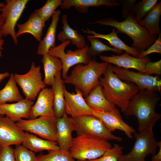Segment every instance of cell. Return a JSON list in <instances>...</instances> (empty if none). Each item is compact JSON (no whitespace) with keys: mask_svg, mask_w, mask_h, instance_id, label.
I'll return each mask as SVG.
<instances>
[{"mask_svg":"<svg viewBox=\"0 0 161 161\" xmlns=\"http://www.w3.org/2000/svg\"><path fill=\"white\" fill-rule=\"evenodd\" d=\"M28 0H7L6 4L0 8V11L4 20L1 28L3 36L10 35L16 45L18 44L15 27L21 17Z\"/></svg>","mask_w":161,"mask_h":161,"instance_id":"cell-10","label":"cell"},{"mask_svg":"<svg viewBox=\"0 0 161 161\" xmlns=\"http://www.w3.org/2000/svg\"><path fill=\"white\" fill-rule=\"evenodd\" d=\"M157 146L159 147L158 153L153 155L151 159L152 161H161V141L158 142Z\"/></svg>","mask_w":161,"mask_h":161,"instance_id":"cell-41","label":"cell"},{"mask_svg":"<svg viewBox=\"0 0 161 161\" xmlns=\"http://www.w3.org/2000/svg\"><path fill=\"white\" fill-rule=\"evenodd\" d=\"M62 18V30L58 34V40L62 43L69 40L78 49L85 47L87 45L84 37L69 26L67 22L66 15H63Z\"/></svg>","mask_w":161,"mask_h":161,"instance_id":"cell-28","label":"cell"},{"mask_svg":"<svg viewBox=\"0 0 161 161\" xmlns=\"http://www.w3.org/2000/svg\"><path fill=\"white\" fill-rule=\"evenodd\" d=\"M158 0H142L135 4L132 11L135 18L139 23L157 4Z\"/></svg>","mask_w":161,"mask_h":161,"instance_id":"cell-32","label":"cell"},{"mask_svg":"<svg viewBox=\"0 0 161 161\" xmlns=\"http://www.w3.org/2000/svg\"><path fill=\"white\" fill-rule=\"evenodd\" d=\"M41 62L43 64L44 72V81L46 85L52 86L54 83L56 73L62 71V62L58 58L48 53L43 55Z\"/></svg>","mask_w":161,"mask_h":161,"instance_id":"cell-27","label":"cell"},{"mask_svg":"<svg viewBox=\"0 0 161 161\" xmlns=\"http://www.w3.org/2000/svg\"><path fill=\"white\" fill-rule=\"evenodd\" d=\"M108 64L98 62L92 58L87 64H77L63 80L64 83L74 85L76 89L80 91L86 97L100 84L99 79L106 72Z\"/></svg>","mask_w":161,"mask_h":161,"instance_id":"cell-4","label":"cell"},{"mask_svg":"<svg viewBox=\"0 0 161 161\" xmlns=\"http://www.w3.org/2000/svg\"><path fill=\"white\" fill-rule=\"evenodd\" d=\"M22 144L27 148L35 152L60 149L56 142L39 138L36 135L27 131L25 132V138Z\"/></svg>","mask_w":161,"mask_h":161,"instance_id":"cell-25","label":"cell"},{"mask_svg":"<svg viewBox=\"0 0 161 161\" xmlns=\"http://www.w3.org/2000/svg\"><path fill=\"white\" fill-rule=\"evenodd\" d=\"M4 23V18L1 13H0V39H2L3 36L2 34L1 30Z\"/></svg>","mask_w":161,"mask_h":161,"instance_id":"cell-42","label":"cell"},{"mask_svg":"<svg viewBox=\"0 0 161 161\" xmlns=\"http://www.w3.org/2000/svg\"><path fill=\"white\" fill-rule=\"evenodd\" d=\"M61 12L56 10L52 16V21L45 37L40 42L38 46L37 53L43 55L48 53L49 50L55 47L56 32L59 17Z\"/></svg>","mask_w":161,"mask_h":161,"instance_id":"cell-26","label":"cell"},{"mask_svg":"<svg viewBox=\"0 0 161 161\" xmlns=\"http://www.w3.org/2000/svg\"><path fill=\"white\" fill-rule=\"evenodd\" d=\"M161 15V1H160L138 23L145 27L150 34L158 35L161 33L160 27Z\"/></svg>","mask_w":161,"mask_h":161,"instance_id":"cell-29","label":"cell"},{"mask_svg":"<svg viewBox=\"0 0 161 161\" xmlns=\"http://www.w3.org/2000/svg\"><path fill=\"white\" fill-rule=\"evenodd\" d=\"M112 68L113 71L119 79L124 81L134 83L140 90L148 89L161 91V80L158 75L153 76L114 65L112 66Z\"/></svg>","mask_w":161,"mask_h":161,"instance_id":"cell-12","label":"cell"},{"mask_svg":"<svg viewBox=\"0 0 161 161\" xmlns=\"http://www.w3.org/2000/svg\"><path fill=\"white\" fill-rule=\"evenodd\" d=\"M62 2V0H47L42 7L34 11L46 22L52 16Z\"/></svg>","mask_w":161,"mask_h":161,"instance_id":"cell-34","label":"cell"},{"mask_svg":"<svg viewBox=\"0 0 161 161\" xmlns=\"http://www.w3.org/2000/svg\"><path fill=\"white\" fill-rule=\"evenodd\" d=\"M112 64H109L103 77L99 79L104 94L106 98L120 109L124 113L129 102L140 89L135 84L122 80L113 71Z\"/></svg>","mask_w":161,"mask_h":161,"instance_id":"cell-2","label":"cell"},{"mask_svg":"<svg viewBox=\"0 0 161 161\" xmlns=\"http://www.w3.org/2000/svg\"><path fill=\"white\" fill-rule=\"evenodd\" d=\"M57 119L55 117L40 116L33 119H21L16 122L21 129L43 139L56 142Z\"/></svg>","mask_w":161,"mask_h":161,"instance_id":"cell-9","label":"cell"},{"mask_svg":"<svg viewBox=\"0 0 161 161\" xmlns=\"http://www.w3.org/2000/svg\"><path fill=\"white\" fill-rule=\"evenodd\" d=\"M123 147L115 144L101 157L96 159L84 161H118L119 157L123 154Z\"/></svg>","mask_w":161,"mask_h":161,"instance_id":"cell-36","label":"cell"},{"mask_svg":"<svg viewBox=\"0 0 161 161\" xmlns=\"http://www.w3.org/2000/svg\"><path fill=\"white\" fill-rule=\"evenodd\" d=\"M121 5L120 0H64L61 7L63 10L74 7L78 12L83 13L87 12L90 7L104 6L112 8Z\"/></svg>","mask_w":161,"mask_h":161,"instance_id":"cell-21","label":"cell"},{"mask_svg":"<svg viewBox=\"0 0 161 161\" xmlns=\"http://www.w3.org/2000/svg\"><path fill=\"white\" fill-rule=\"evenodd\" d=\"M33 104V101L25 98L16 103L0 104V115H6L15 122L23 118L29 119Z\"/></svg>","mask_w":161,"mask_h":161,"instance_id":"cell-20","label":"cell"},{"mask_svg":"<svg viewBox=\"0 0 161 161\" xmlns=\"http://www.w3.org/2000/svg\"><path fill=\"white\" fill-rule=\"evenodd\" d=\"M71 42L70 41L67 40L51 49L48 52L49 55L56 56L61 60L63 65L61 75L62 78L64 79L67 76L68 72L71 67L79 64H87L92 59L88 54L89 46L87 45L74 51L69 49L66 53L65 49Z\"/></svg>","mask_w":161,"mask_h":161,"instance_id":"cell-8","label":"cell"},{"mask_svg":"<svg viewBox=\"0 0 161 161\" xmlns=\"http://www.w3.org/2000/svg\"><path fill=\"white\" fill-rule=\"evenodd\" d=\"M160 100V96L155 91L140 90L130 100L124 114L126 117L134 115L137 117L139 132L153 127L161 116L155 111Z\"/></svg>","mask_w":161,"mask_h":161,"instance_id":"cell-1","label":"cell"},{"mask_svg":"<svg viewBox=\"0 0 161 161\" xmlns=\"http://www.w3.org/2000/svg\"><path fill=\"white\" fill-rule=\"evenodd\" d=\"M92 24L112 27L117 29V33H125L129 36L133 42L131 47L139 53L149 47L155 41L158 35L150 34L146 28L136 21L135 16L131 13L122 21L113 18L98 20Z\"/></svg>","mask_w":161,"mask_h":161,"instance_id":"cell-3","label":"cell"},{"mask_svg":"<svg viewBox=\"0 0 161 161\" xmlns=\"http://www.w3.org/2000/svg\"><path fill=\"white\" fill-rule=\"evenodd\" d=\"M5 5V4L3 3L0 2V8L3 7Z\"/></svg>","mask_w":161,"mask_h":161,"instance_id":"cell-45","label":"cell"},{"mask_svg":"<svg viewBox=\"0 0 161 161\" xmlns=\"http://www.w3.org/2000/svg\"><path fill=\"white\" fill-rule=\"evenodd\" d=\"M122 6V12L123 18L125 19L131 13L136 2V0H123L120 1Z\"/></svg>","mask_w":161,"mask_h":161,"instance_id":"cell-40","label":"cell"},{"mask_svg":"<svg viewBox=\"0 0 161 161\" xmlns=\"http://www.w3.org/2000/svg\"><path fill=\"white\" fill-rule=\"evenodd\" d=\"M53 103L52 89H43L38 93L35 103L31 108L29 119H34L41 116L55 117Z\"/></svg>","mask_w":161,"mask_h":161,"instance_id":"cell-16","label":"cell"},{"mask_svg":"<svg viewBox=\"0 0 161 161\" xmlns=\"http://www.w3.org/2000/svg\"><path fill=\"white\" fill-rule=\"evenodd\" d=\"M100 58L104 62L125 69H134L142 73L144 72L146 64L151 61L148 56L140 58L131 56L126 52L119 55H102Z\"/></svg>","mask_w":161,"mask_h":161,"instance_id":"cell-14","label":"cell"},{"mask_svg":"<svg viewBox=\"0 0 161 161\" xmlns=\"http://www.w3.org/2000/svg\"><path fill=\"white\" fill-rule=\"evenodd\" d=\"M154 52L161 54V33L158 35L156 40L149 47L139 53L138 58H143Z\"/></svg>","mask_w":161,"mask_h":161,"instance_id":"cell-37","label":"cell"},{"mask_svg":"<svg viewBox=\"0 0 161 161\" xmlns=\"http://www.w3.org/2000/svg\"><path fill=\"white\" fill-rule=\"evenodd\" d=\"M0 161H16L14 149L10 146L2 147L0 152Z\"/></svg>","mask_w":161,"mask_h":161,"instance_id":"cell-39","label":"cell"},{"mask_svg":"<svg viewBox=\"0 0 161 161\" xmlns=\"http://www.w3.org/2000/svg\"><path fill=\"white\" fill-rule=\"evenodd\" d=\"M2 146L0 144V152L1 151L2 148Z\"/></svg>","mask_w":161,"mask_h":161,"instance_id":"cell-46","label":"cell"},{"mask_svg":"<svg viewBox=\"0 0 161 161\" xmlns=\"http://www.w3.org/2000/svg\"><path fill=\"white\" fill-rule=\"evenodd\" d=\"M25 132L7 117L0 116V144L2 147L22 143Z\"/></svg>","mask_w":161,"mask_h":161,"instance_id":"cell-13","label":"cell"},{"mask_svg":"<svg viewBox=\"0 0 161 161\" xmlns=\"http://www.w3.org/2000/svg\"><path fill=\"white\" fill-rule=\"evenodd\" d=\"M71 117L78 135L85 134L107 141L122 140L110 132L101 120L93 115Z\"/></svg>","mask_w":161,"mask_h":161,"instance_id":"cell-7","label":"cell"},{"mask_svg":"<svg viewBox=\"0 0 161 161\" xmlns=\"http://www.w3.org/2000/svg\"><path fill=\"white\" fill-rule=\"evenodd\" d=\"M16 84L14 75L11 73L4 87L0 90V105L8 102H18L23 99Z\"/></svg>","mask_w":161,"mask_h":161,"instance_id":"cell-30","label":"cell"},{"mask_svg":"<svg viewBox=\"0 0 161 161\" xmlns=\"http://www.w3.org/2000/svg\"><path fill=\"white\" fill-rule=\"evenodd\" d=\"M143 73L149 75L155 74L160 75L161 74V60L154 62L150 61L147 63Z\"/></svg>","mask_w":161,"mask_h":161,"instance_id":"cell-38","label":"cell"},{"mask_svg":"<svg viewBox=\"0 0 161 161\" xmlns=\"http://www.w3.org/2000/svg\"><path fill=\"white\" fill-rule=\"evenodd\" d=\"M75 91L76 93H71L64 87L66 113L71 117L92 115V111L86 103L81 92L76 89Z\"/></svg>","mask_w":161,"mask_h":161,"instance_id":"cell-15","label":"cell"},{"mask_svg":"<svg viewBox=\"0 0 161 161\" xmlns=\"http://www.w3.org/2000/svg\"><path fill=\"white\" fill-rule=\"evenodd\" d=\"M91 44L88 49V54L91 57L100 55L102 52L106 51H111L118 54H121L123 51L109 46L97 38L86 37Z\"/></svg>","mask_w":161,"mask_h":161,"instance_id":"cell-31","label":"cell"},{"mask_svg":"<svg viewBox=\"0 0 161 161\" xmlns=\"http://www.w3.org/2000/svg\"><path fill=\"white\" fill-rule=\"evenodd\" d=\"M112 147L108 141L81 134L78 135L74 138L69 152L74 159L82 160H91L101 157Z\"/></svg>","mask_w":161,"mask_h":161,"instance_id":"cell-5","label":"cell"},{"mask_svg":"<svg viewBox=\"0 0 161 161\" xmlns=\"http://www.w3.org/2000/svg\"><path fill=\"white\" fill-rule=\"evenodd\" d=\"M84 99L87 105L93 111L106 113L118 110L116 106L106 97L103 87L100 83L93 89Z\"/></svg>","mask_w":161,"mask_h":161,"instance_id":"cell-18","label":"cell"},{"mask_svg":"<svg viewBox=\"0 0 161 161\" xmlns=\"http://www.w3.org/2000/svg\"><path fill=\"white\" fill-rule=\"evenodd\" d=\"M151 127L134 133L135 141L133 148L128 154L121 155L118 161H145L149 154H156L158 142L155 140Z\"/></svg>","mask_w":161,"mask_h":161,"instance_id":"cell-6","label":"cell"},{"mask_svg":"<svg viewBox=\"0 0 161 161\" xmlns=\"http://www.w3.org/2000/svg\"><path fill=\"white\" fill-rule=\"evenodd\" d=\"M82 31L84 33L92 35H87V37L103 39L108 41L113 48L124 51L134 57H138L139 52L131 47L128 46L122 41L118 36L114 28H113L111 32L106 34L97 33L89 29L86 30L83 29Z\"/></svg>","mask_w":161,"mask_h":161,"instance_id":"cell-24","label":"cell"},{"mask_svg":"<svg viewBox=\"0 0 161 161\" xmlns=\"http://www.w3.org/2000/svg\"><path fill=\"white\" fill-rule=\"evenodd\" d=\"M2 116V115H0V116Z\"/></svg>","mask_w":161,"mask_h":161,"instance_id":"cell-48","label":"cell"},{"mask_svg":"<svg viewBox=\"0 0 161 161\" xmlns=\"http://www.w3.org/2000/svg\"><path fill=\"white\" fill-rule=\"evenodd\" d=\"M10 74L7 72L0 73V83L5 78L9 77Z\"/></svg>","mask_w":161,"mask_h":161,"instance_id":"cell-43","label":"cell"},{"mask_svg":"<svg viewBox=\"0 0 161 161\" xmlns=\"http://www.w3.org/2000/svg\"><path fill=\"white\" fill-rule=\"evenodd\" d=\"M4 43V40L2 39H0V57L2 56V51L3 50L4 48L3 46Z\"/></svg>","mask_w":161,"mask_h":161,"instance_id":"cell-44","label":"cell"},{"mask_svg":"<svg viewBox=\"0 0 161 161\" xmlns=\"http://www.w3.org/2000/svg\"><path fill=\"white\" fill-rule=\"evenodd\" d=\"M92 114L101 120L110 132L120 130L124 132L129 138H133L132 134L135 132V130L123 120L118 110L106 113L92 111Z\"/></svg>","mask_w":161,"mask_h":161,"instance_id":"cell-17","label":"cell"},{"mask_svg":"<svg viewBox=\"0 0 161 161\" xmlns=\"http://www.w3.org/2000/svg\"><path fill=\"white\" fill-rule=\"evenodd\" d=\"M61 73V71H60L56 73L54 83L51 88L53 95V109L54 116L57 119L62 117L66 113L64 95L65 86Z\"/></svg>","mask_w":161,"mask_h":161,"instance_id":"cell-23","label":"cell"},{"mask_svg":"<svg viewBox=\"0 0 161 161\" xmlns=\"http://www.w3.org/2000/svg\"><path fill=\"white\" fill-rule=\"evenodd\" d=\"M77 161H84V160H77Z\"/></svg>","mask_w":161,"mask_h":161,"instance_id":"cell-47","label":"cell"},{"mask_svg":"<svg viewBox=\"0 0 161 161\" xmlns=\"http://www.w3.org/2000/svg\"><path fill=\"white\" fill-rule=\"evenodd\" d=\"M38 161H76L69 151L57 150L49 151L46 154H41L37 156Z\"/></svg>","mask_w":161,"mask_h":161,"instance_id":"cell-33","label":"cell"},{"mask_svg":"<svg viewBox=\"0 0 161 161\" xmlns=\"http://www.w3.org/2000/svg\"><path fill=\"white\" fill-rule=\"evenodd\" d=\"M14 153L16 161H38L32 151L21 144L16 145Z\"/></svg>","mask_w":161,"mask_h":161,"instance_id":"cell-35","label":"cell"},{"mask_svg":"<svg viewBox=\"0 0 161 161\" xmlns=\"http://www.w3.org/2000/svg\"><path fill=\"white\" fill-rule=\"evenodd\" d=\"M75 130L71 117H68L66 113L57 119L56 142L60 150L69 151L74 140L72 133Z\"/></svg>","mask_w":161,"mask_h":161,"instance_id":"cell-19","label":"cell"},{"mask_svg":"<svg viewBox=\"0 0 161 161\" xmlns=\"http://www.w3.org/2000/svg\"><path fill=\"white\" fill-rule=\"evenodd\" d=\"M14 78L25 98L31 101L35 100L40 92L46 87L42 80L41 66H36L34 62L28 72L23 75L15 74Z\"/></svg>","mask_w":161,"mask_h":161,"instance_id":"cell-11","label":"cell"},{"mask_svg":"<svg viewBox=\"0 0 161 161\" xmlns=\"http://www.w3.org/2000/svg\"><path fill=\"white\" fill-rule=\"evenodd\" d=\"M45 22L35 11L30 16L25 22L18 24V30L16 33L17 38L24 33L32 35L38 41L40 42L42 36V31L45 27Z\"/></svg>","mask_w":161,"mask_h":161,"instance_id":"cell-22","label":"cell"}]
</instances>
